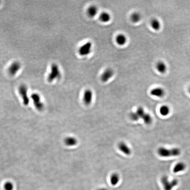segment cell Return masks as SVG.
Instances as JSON below:
<instances>
[{
    "label": "cell",
    "instance_id": "1",
    "mask_svg": "<svg viewBox=\"0 0 190 190\" xmlns=\"http://www.w3.org/2000/svg\"><path fill=\"white\" fill-rule=\"evenodd\" d=\"M157 152L162 157L168 158L179 156L181 154V150L178 148L167 149L164 147H160L158 149Z\"/></svg>",
    "mask_w": 190,
    "mask_h": 190
},
{
    "label": "cell",
    "instance_id": "2",
    "mask_svg": "<svg viewBox=\"0 0 190 190\" xmlns=\"http://www.w3.org/2000/svg\"><path fill=\"white\" fill-rule=\"evenodd\" d=\"M161 183L162 184L164 190H172V189L178 184V180L174 179L171 181L169 180L167 176H164L161 178Z\"/></svg>",
    "mask_w": 190,
    "mask_h": 190
},
{
    "label": "cell",
    "instance_id": "3",
    "mask_svg": "<svg viewBox=\"0 0 190 190\" xmlns=\"http://www.w3.org/2000/svg\"><path fill=\"white\" fill-rule=\"evenodd\" d=\"M61 77L60 71L58 65L55 64H52L51 66V71L48 75V80L52 82L55 79L60 78Z\"/></svg>",
    "mask_w": 190,
    "mask_h": 190
},
{
    "label": "cell",
    "instance_id": "4",
    "mask_svg": "<svg viewBox=\"0 0 190 190\" xmlns=\"http://www.w3.org/2000/svg\"><path fill=\"white\" fill-rule=\"evenodd\" d=\"M92 48V43L91 42H88L83 44L79 48L78 53L82 56H86L91 53Z\"/></svg>",
    "mask_w": 190,
    "mask_h": 190
},
{
    "label": "cell",
    "instance_id": "5",
    "mask_svg": "<svg viewBox=\"0 0 190 190\" xmlns=\"http://www.w3.org/2000/svg\"><path fill=\"white\" fill-rule=\"evenodd\" d=\"M28 90L27 86L25 84L21 85L18 88L19 93L22 97L24 105L25 106H28L30 102L29 97L28 94Z\"/></svg>",
    "mask_w": 190,
    "mask_h": 190
},
{
    "label": "cell",
    "instance_id": "6",
    "mask_svg": "<svg viewBox=\"0 0 190 190\" xmlns=\"http://www.w3.org/2000/svg\"><path fill=\"white\" fill-rule=\"evenodd\" d=\"M31 98L33 101L35 107L39 111H42L44 108L43 103L42 102L40 95L38 93H33L31 95Z\"/></svg>",
    "mask_w": 190,
    "mask_h": 190
},
{
    "label": "cell",
    "instance_id": "7",
    "mask_svg": "<svg viewBox=\"0 0 190 190\" xmlns=\"http://www.w3.org/2000/svg\"><path fill=\"white\" fill-rule=\"evenodd\" d=\"M114 75V71L113 70L108 68L104 70L100 75L101 81L103 83L108 82L110 79L112 78Z\"/></svg>",
    "mask_w": 190,
    "mask_h": 190
},
{
    "label": "cell",
    "instance_id": "8",
    "mask_svg": "<svg viewBox=\"0 0 190 190\" xmlns=\"http://www.w3.org/2000/svg\"><path fill=\"white\" fill-rule=\"evenodd\" d=\"M93 98V92L91 90L88 89L85 90L83 94V102L86 105H89L91 104Z\"/></svg>",
    "mask_w": 190,
    "mask_h": 190
},
{
    "label": "cell",
    "instance_id": "9",
    "mask_svg": "<svg viewBox=\"0 0 190 190\" xmlns=\"http://www.w3.org/2000/svg\"><path fill=\"white\" fill-rule=\"evenodd\" d=\"M21 68L20 62L18 61H15L12 62L8 68V72L10 75L14 76L16 75Z\"/></svg>",
    "mask_w": 190,
    "mask_h": 190
},
{
    "label": "cell",
    "instance_id": "10",
    "mask_svg": "<svg viewBox=\"0 0 190 190\" xmlns=\"http://www.w3.org/2000/svg\"><path fill=\"white\" fill-rule=\"evenodd\" d=\"M165 93L166 92L162 88L160 87L154 88L150 91V95L154 96L158 98H162L165 95Z\"/></svg>",
    "mask_w": 190,
    "mask_h": 190
},
{
    "label": "cell",
    "instance_id": "11",
    "mask_svg": "<svg viewBox=\"0 0 190 190\" xmlns=\"http://www.w3.org/2000/svg\"><path fill=\"white\" fill-rule=\"evenodd\" d=\"M115 40L116 43L120 46H124L127 42V38L126 35L122 33L117 35Z\"/></svg>",
    "mask_w": 190,
    "mask_h": 190
},
{
    "label": "cell",
    "instance_id": "12",
    "mask_svg": "<svg viewBox=\"0 0 190 190\" xmlns=\"http://www.w3.org/2000/svg\"><path fill=\"white\" fill-rule=\"evenodd\" d=\"M156 69L160 74H164L167 70V66L163 61H158L156 65Z\"/></svg>",
    "mask_w": 190,
    "mask_h": 190
},
{
    "label": "cell",
    "instance_id": "13",
    "mask_svg": "<svg viewBox=\"0 0 190 190\" xmlns=\"http://www.w3.org/2000/svg\"><path fill=\"white\" fill-rule=\"evenodd\" d=\"M118 148L121 152L127 156H130L131 154V150L125 142H119L118 145Z\"/></svg>",
    "mask_w": 190,
    "mask_h": 190
},
{
    "label": "cell",
    "instance_id": "14",
    "mask_svg": "<svg viewBox=\"0 0 190 190\" xmlns=\"http://www.w3.org/2000/svg\"><path fill=\"white\" fill-rule=\"evenodd\" d=\"M98 13V8L94 5L90 6L87 10V14L91 18L95 17Z\"/></svg>",
    "mask_w": 190,
    "mask_h": 190
},
{
    "label": "cell",
    "instance_id": "15",
    "mask_svg": "<svg viewBox=\"0 0 190 190\" xmlns=\"http://www.w3.org/2000/svg\"><path fill=\"white\" fill-rule=\"evenodd\" d=\"M112 19V16L110 13L106 12H103L99 16V20L103 23H108Z\"/></svg>",
    "mask_w": 190,
    "mask_h": 190
},
{
    "label": "cell",
    "instance_id": "16",
    "mask_svg": "<svg viewBox=\"0 0 190 190\" xmlns=\"http://www.w3.org/2000/svg\"><path fill=\"white\" fill-rule=\"evenodd\" d=\"M150 25L152 29L155 31H158L161 28V24L158 18H153L150 22Z\"/></svg>",
    "mask_w": 190,
    "mask_h": 190
},
{
    "label": "cell",
    "instance_id": "17",
    "mask_svg": "<svg viewBox=\"0 0 190 190\" xmlns=\"http://www.w3.org/2000/svg\"><path fill=\"white\" fill-rule=\"evenodd\" d=\"M186 168V164H185L184 163L180 162L177 163L174 167L173 172L175 174L178 173L180 172L184 171V170H185Z\"/></svg>",
    "mask_w": 190,
    "mask_h": 190
},
{
    "label": "cell",
    "instance_id": "18",
    "mask_svg": "<svg viewBox=\"0 0 190 190\" xmlns=\"http://www.w3.org/2000/svg\"><path fill=\"white\" fill-rule=\"evenodd\" d=\"M141 19V15L137 12H134L130 16V20L134 24H137L140 21Z\"/></svg>",
    "mask_w": 190,
    "mask_h": 190
},
{
    "label": "cell",
    "instance_id": "19",
    "mask_svg": "<svg viewBox=\"0 0 190 190\" xmlns=\"http://www.w3.org/2000/svg\"><path fill=\"white\" fill-rule=\"evenodd\" d=\"M77 139L73 137H66L64 140V143L68 146H72L77 144Z\"/></svg>",
    "mask_w": 190,
    "mask_h": 190
},
{
    "label": "cell",
    "instance_id": "20",
    "mask_svg": "<svg viewBox=\"0 0 190 190\" xmlns=\"http://www.w3.org/2000/svg\"><path fill=\"white\" fill-rule=\"evenodd\" d=\"M160 113L163 116H166L170 113V108L167 105H163L160 108Z\"/></svg>",
    "mask_w": 190,
    "mask_h": 190
},
{
    "label": "cell",
    "instance_id": "21",
    "mask_svg": "<svg viewBox=\"0 0 190 190\" xmlns=\"http://www.w3.org/2000/svg\"><path fill=\"white\" fill-rule=\"evenodd\" d=\"M110 181L111 184L112 185L115 186L116 185H117L119 181V176L116 173L113 174L111 176Z\"/></svg>",
    "mask_w": 190,
    "mask_h": 190
},
{
    "label": "cell",
    "instance_id": "22",
    "mask_svg": "<svg viewBox=\"0 0 190 190\" xmlns=\"http://www.w3.org/2000/svg\"><path fill=\"white\" fill-rule=\"evenodd\" d=\"M144 122L146 124H152L153 121V119L151 115L149 114L145 113L142 118Z\"/></svg>",
    "mask_w": 190,
    "mask_h": 190
},
{
    "label": "cell",
    "instance_id": "23",
    "mask_svg": "<svg viewBox=\"0 0 190 190\" xmlns=\"http://www.w3.org/2000/svg\"><path fill=\"white\" fill-rule=\"evenodd\" d=\"M136 112L137 114V115H138L139 118H142V117L144 116L145 114L144 110V108H142V106H139V107H138L137 108L136 111Z\"/></svg>",
    "mask_w": 190,
    "mask_h": 190
},
{
    "label": "cell",
    "instance_id": "24",
    "mask_svg": "<svg viewBox=\"0 0 190 190\" xmlns=\"http://www.w3.org/2000/svg\"><path fill=\"white\" fill-rule=\"evenodd\" d=\"M14 186L12 182H7L4 184V189L5 190H13Z\"/></svg>",
    "mask_w": 190,
    "mask_h": 190
},
{
    "label": "cell",
    "instance_id": "25",
    "mask_svg": "<svg viewBox=\"0 0 190 190\" xmlns=\"http://www.w3.org/2000/svg\"><path fill=\"white\" fill-rule=\"evenodd\" d=\"M130 118L131 119L132 121H137L140 118L136 112H131L130 114Z\"/></svg>",
    "mask_w": 190,
    "mask_h": 190
},
{
    "label": "cell",
    "instance_id": "26",
    "mask_svg": "<svg viewBox=\"0 0 190 190\" xmlns=\"http://www.w3.org/2000/svg\"><path fill=\"white\" fill-rule=\"evenodd\" d=\"M97 190H109L108 189L105 188H100L99 189H98Z\"/></svg>",
    "mask_w": 190,
    "mask_h": 190
},
{
    "label": "cell",
    "instance_id": "27",
    "mask_svg": "<svg viewBox=\"0 0 190 190\" xmlns=\"http://www.w3.org/2000/svg\"><path fill=\"white\" fill-rule=\"evenodd\" d=\"M188 92H189V93L190 94V86L189 87V88H188Z\"/></svg>",
    "mask_w": 190,
    "mask_h": 190
}]
</instances>
